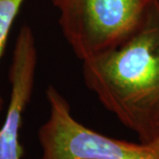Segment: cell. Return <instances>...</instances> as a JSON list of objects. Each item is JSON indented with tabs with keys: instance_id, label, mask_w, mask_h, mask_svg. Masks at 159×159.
Segmentation results:
<instances>
[{
	"instance_id": "obj_1",
	"label": "cell",
	"mask_w": 159,
	"mask_h": 159,
	"mask_svg": "<svg viewBox=\"0 0 159 159\" xmlns=\"http://www.w3.org/2000/svg\"><path fill=\"white\" fill-rule=\"evenodd\" d=\"M86 86L142 142L159 134V0L122 43L82 61Z\"/></svg>"
},
{
	"instance_id": "obj_2",
	"label": "cell",
	"mask_w": 159,
	"mask_h": 159,
	"mask_svg": "<svg viewBox=\"0 0 159 159\" xmlns=\"http://www.w3.org/2000/svg\"><path fill=\"white\" fill-rule=\"evenodd\" d=\"M58 24L81 61L113 49L133 34L156 0H51Z\"/></svg>"
},
{
	"instance_id": "obj_3",
	"label": "cell",
	"mask_w": 159,
	"mask_h": 159,
	"mask_svg": "<svg viewBox=\"0 0 159 159\" xmlns=\"http://www.w3.org/2000/svg\"><path fill=\"white\" fill-rule=\"evenodd\" d=\"M46 97L50 114L38 131L37 159H159V134L139 143L107 136L74 119L56 88L48 87Z\"/></svg>"
},
{
	"instance_id": "obj_4",
	"label": "cell",
	"mask_w": 159,
	"mask_h": 159,
	"mask_svg": "<svg viewBox=\"0 0 159 159\" xmlns=\"http://www.w3.org/2000/svg\"><path fill=\"white\" fill-rule=\"evenodd\" d=\"M37 66L35 38L29 26L18 34L9 70L10 100L6 119L0 127V159H21L20 142L23 113L30 102Z\"/></svg>"
},
{
	"instance_id": "obj_5",
	"label": "cell",
	"mask_w": 159,
	"mask_h": 159,
	"mask_svg": "<svg viewBox=\"0 0 159 159\" xmlns=\"http://www.w3.org/2000/svg\"><path fill=\"white\" fill-rule=\"evenodd\" d=\"M25 0H0V59L6 50L9 33ZM4 100L0 92V112Z\"/></svg>"
}]
</instances>
